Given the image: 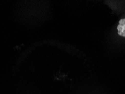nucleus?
<instances>
[{"label":"nucleus","mask_w":125,"mask_h":94,"mask_svg":"<svg viewBox=\"0 0 125 94\" xmlns=\"http://www.w3.org/2000/svg\"><path fill=\"white\" fill-rule=\"evenodd\" d=\"M123 20H124V19H121L120 20H119V25H122V24Z\"/></svg>","instance_id":"obj_1"},{"label":"nucleus","mask_w":125,"mask_h":94,"mask_svg":"<svg viewBox=\"0 0 125 94\" xmlns=\"http://www.w3.org/2000/svg\"><path fill=\"white\" fill-rule=\"evenodd\" d=\"M118 34L119 35V36H122V33L120 32H118Z\"/></svg>","instance_id":"obj_3"},{"label":"nucleus","mask_w":125,"mask_h":94,"mask_svg":"<svg viewBox=\"0 0 125 94\" xmlns=\"http://www.w3.org/2000/svg\"><path fill=\"white\" fill-rule=\"evenodd\" d=\"M122 25H119V24H118V26H117V29H121V28H122Z\"/></svg>","instance_id":"obj_2"}]
</instances>
